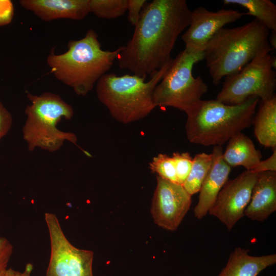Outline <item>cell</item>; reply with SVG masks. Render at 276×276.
<instances>
[{
    "label": "cell",
    "instance_id": "cell-11",
    "mask_svg": "<svg viewBox=\"0 0 276 276\" xmlns=\"http://www.w3.org/2000/svg\"><path fill=\"white\" fill-rule=\"evenodd\" d=\"M191 197L182 186L156 175L150 209L154 223L168 231L177 229L190 208Z\"/></svg>",
    "mask_w": 276,
    "mask_h": 276
},
{
    "label": "cell",
    "instance_id": "cell-17",
    "mask_svg": "<svg viewBox=\"0 0 276 276\" xmlns=\"http://www.w3.org/2000/svg\"><path fill=\"white\" fill-rule=\"evenodd\" d=\"M224 160L231 167L242 166L251 171L261 160L262 155L251 140L238 133L229 140L222 154Z\"/></svg>",
    "mask_w": 276,
    "mask_h": 276
},
{
    "label": "cell",
    "instance_id": "cell-2",
    "mask_svg": "<svg viewBox=\"0 0 276 276\" xmlns=\"http://www.w3.org/2000/svg\"><path fill=\"white\" fill-rule=\"evenodd\" d=\"M68 50L62 54L51 51L47 62L51 72L60 81L80 96H85L96 83L106 74L123 48L103 50L98 35L93 29L79 40H71Z\"/></svg>",
    "mask_w": 276,
    "mask_h": 276
},
{
    "label": "cell",
    "instance_id": "cell-30",
    "mask_svg": "<svg viewBox=\"0 0 276 276\" xmlns=\"http://www.w3.org/2000/svg\"><path fill=\"white\" fill-rule=\"evenodd\" d=\"M268 43L273 50L276 48V31H270L268 36Z\"/></svg>",
    "mask_w": 276,
    "mask_h": 276
},
{
    "label": "cell",
    "instance_id": "cell-16",
    "mask_svg": "<svg viewBox=\"0 0 276 276\" xmlns=\"http://www.w3.org/2000/svg\"><path fill=\"white\" fill-rule=\"evenodd\" d=\"M249 250L237 247L230 254L226 266L218 276H257L276 263V254L252 256Z\"/></svg>",
    "mask_w": 276,
    "mask_h": 276
},
{
    "label": "cell",
    "instance_id": "cell-9",
    "mask_svg": "<svg viewBox=\"0 0 276 276\" xmlns=\"http://www.w3.org/2000/svg\"><path fill=\"white\" fill-rule=\"evenodd\" d=\"M51 252L46 276H94V252L74 246L65 237L57 216L46 212Z\"/></svg>",
    "mask_w": 276,
    "mask_h": 276
},
{
    "label": "cell",
    "instance_id": "cell-22",
    "mask_svg": "<svg viewBox=\"0 0 276 276\" xmlns=\"http://www.w3.org/2000/svg\"><path fill=\"white\" fill-rule=\"evenodd\" d=\"M149 167L152 172L156 173L160 177L177 183L174 163L172 157L160 153L153 157L149 164Z\"/></svg>",
    "mask_w": 276,
    "mask_h": 276
},
{
    "label": "cell",
    "instance_id": "cell-1",
    "mask_svg": "<svg viewBox=\"0 0 276 276\" xmlns=\"http://www.w3.org/2000/svg\"><path fill=\"white\" fill-rule=\"evenodd\" d=\"M191 12L185 0L147 2L119 54V67L144 77L161 68L172 58L179 35L190 25Z\"/></svg>",
    "mask_w": 276,
    "mask_h": 276
},
{
    "label": "cell",
    "instance_id": "cell-15",
    "mask_svg": "<svg viewBox=\"0 0 276 276\" xmlns=\"http://www.w3.org/2000/svg\"><path fill=\"white\" fill-rule=\"evenodd\" d=\"M276 211V172L259 173L244 215L262 222Z\"/></svg>",
    "mask_w": 276,
    "mask_h": 276
},
{
    "label": "cell",
    "instance_id": "cell-28",
    "mask_svg": "<svg viewBox=\"0 0 276 276\" xmlns=\"http://www.w3.org/2000/svg\"><path fill=\"white\" fill-rule=\"evenodd\" d=\"M13 15V6L9 1H0V25L10 21Z\"/></svg>",
    "mask_w": 276,
    "mask_h": 276
},
{
    "label": "cell",
    "instance_id": "cell-6",
    "mask_svg": "<svg viewBox=\"0 0 276 276\" xmlns=\"http://www.w3.org/2000/svg\"><path fill=\"white\" fill-rule=\"evenodd\" d=\"M27 97L31 105L25 109L27 119L22 134L29 151L38 147L55 152L65 141L77 146L74 133L61 131L57 127L62 118L71 120L73 118L74 110L70 104L60 96L50 92L39 96L28 93Z\"/></svg>",
    "mask_w": 276,
    "mask_h": 276
},
{
    "label": "cell",
    "instance_id": "cell-27",
    "mask_svg": "<svg viewBox=\"0 0 276 276\" xmlns=\"http://www.w3.org/2000/svg\"><path fill=\"white\" fill-rule=\"evenodd\" d=\"M251 171L257 173L267 171L276 172V148L273 149V153L270 157L261 160Z\"/></svg>",
    "mask_w": 276,
    "mask_h": 276
},
{
    "label": "cell",
    "instance_id": "cell-24",
    "mask_svg": "<svg viewBox=\"0 0 276 276\" xmlns=\"http://www.w3.org/2000/svg\"><path fill=\"white\" fill-rule=\"evenodd\" d=\"M147 3L146 0H127V18L132 26H135L137 23L141 12Z\"/></svg>",
    "mask_w": 276,
    "mask_h": 276
},
{
    "label": "cell",
    "instance_id": "cell-26",
    "mask_svg": "<svg viewBox=\"0 0 276 276\" xmlns=\"http://www.w3.org/2000/svg\"><path fill=\"white\" fill-rule=\"evenodd\" d=\"M12 123V117L11 113L0 101V140L8 133Z\"/></svg>",
    "mask_w": 276,
    "mask_h": 276
},
{
    "label": "cell",
    "instance_id": "cell-29",
    "mask_svg": "<svg viewBox=\"0 0 276 276\" xmlns=\"http://www.w3.org/2000/svg\"><path fill=\"white\" fill-rule=\"evenodd\" d=\"M32 270V265L28 263L26 265L23 272L18 271L12 268H7L0 273V276H31Z\"/></svg>",
    "mask_w": 276,
    "mask_h": 276
},
{
    "label": "cell",
    "instance_id": "cell-10",
    "mask_svg": "<svg viewBox=\"0 0 276 276\" xmlns=\"http://www.w3.org/2000/svg\"><path fill=\"white\" fill-rule=\"evenodd\" d=\"M258 173L246 170L227 180L208 213L217 218L231 231L244 215Z\"/></svg>",
    "mask_w": 276,
    "mask_h": 276
},
{
    "label": "cell",
    "instance_id": "cell-14",
    "mask_svg": "<svg viewBox=\"0 0 276 276\" xmlns=\"http://www.w3.org/2000/svg\"><path fill=\"white\" fill-rule=\"evenodd\" d=\"M20 5L41 20L60 18L80 20L90 12L89 0H20Z\"/></svg>",
    "mask_w": 276,
    "mask_h": 276
},
{
    "label": "cell",
    "instance_id": "cell-8",
    "mask_svg": "<svg viewBox=\"0 0 276 276\" xmlns=\"http://www.w3.org/2000/svg\"><path fill=\"white\" fill-rule=\"evenodd\" d=\"M273 50L270 46L262 49L241 70L226 77L216 100L228 105H237L256 97L261 101L274 95L276 73L271 65Z\"/></svg>",
    "mask_w": 276,
    "mask_h": 276
},
{
    "label": "cell",
    "instance_id": "cell-20",
    "mask_svg": "<svg viewBox=\"0 0 276 276\" xmlns=\"http://www.w3.org/2000/svg\"><path fill=\"white\" fill-rule=\"evenodd\" d=\"M212 153H200L193 158L190 173L182 186L191 196L199 192L213 162Z\"/></svg>",
    "mask_w": 276,
    "mask_h": 276
},
{
    "label": "cell",
    "instance_id": "cell-5",
    "mask_svg": "<svg viewBox=\"0 0 276 276\" xmlns=\"http://www.w3.org/2000/svg\"><path fill=\"white\" fill-rule=\"evenodd\" d=\"M173 61L171 58L150 79L136 75L105 74L97 81V97L117 121L128 124L147 117L155 108L153 92Z\"/></svg>",
    "mask_w": 276,
    "mask_h": 276
},
{
    "label": "cell",
    "instance_id": "cell-13",
    "mask_svg": "<svg viewBox=\"0 0 276 276\" xmlns=\"http://www.w3.org/2000/svg\"><path fill=\"white\" fill-rule=\"evenodd\" d=\"M223 153L221 146L214 147L212 152V164L199 191L198 201L194 209L195 216L198 219L208 213L220 190L228 180L231 167L224 160Z\"/></svg>",
    "mask_w": 276,
    "mask_h": 276
},
{
    "label": "cell",
    "instance_id": "cell-18",
    "mask_svg": "<svg viewBox=\"0 0 276 276\" xmlns=\"http://www.w3.org/2000/svg\"><path fill=\"white\" fill-rule=\"evenodd\" d=\"M252 124L254 133L260 144L267 148H276V96L261 101Z\"/></svg>",
    "mask_w": 276,
    "mask_h": 276
},
{
    "label": "cell",
    "instance_id": "cell-12",
    "mask_svg": "<svg viewBox=\"0 0 276 276\" xmlns=\"http://www.w3.org/2000/svg\"><path fill=\"white\" fill-rule=\"evenodd\" d=\"M244 13L233 9H222L216 12L199 7L191 12L188 29L181 36L185 49L200 51L210 39L226 25L240 19Z\"/></svg>",
    "mask_w": 276,
    "mask_h": 276
},
{
    "label": "cell",
    "instance_id": "cell-25",
    "mask_svg": "<svg viewBox=\"0 0 276 276\" xmlns=\"http://www.w3.org/2000/svg\"><path fill=\"white\" fill-rule=\"evenodd\" d=\"M13 250L10 242L6 238L0 237V273L7 269Z\"/></svg>",
    "mask_w": 276,
    "mask_h": 276
},
{
    "label": "cell",
    "instance_id": "cell-23",
    "mask_svg": "<svg viewBox=\"0 0 276 276\" xmlns=\"http://www.w3.org/2000/svg\"><path fill=\"white\" fill-rule=\"evenodd\" d=\"M172 157L174 163L177 183L182 186L191 169L193 158L189 152H175Z\"/></svg>",
    "mask_w": 276,
    "mask_h": 276
},
{
    "label": "cell",
    "instance_id": "cell-4",
    "mask_svg": "<svg viewBox=\"0 0 276 276\" xmlns=\"http://www.w3.org/2000/svg\"><path fill=\"white\" fill-rule=\"evenodd\" d=\"M269 30L256 19L234 28H223L208 42L204 59L212 82L241 70L268 43Z\"/></svg>",
    "mask_w": 276,
    "mask_h": 276
},
{
    "label": "cell",
    "instance_id": "cell-3",
    "mask_svg": "<svg viewBox=\"0 0 276 276\" xmlns=\"http://www.w3.org/2000/svg\"><path fill=\"white\" fill-rule=\"evenodd\" d=\"M259 100L252 97L237 105L216 99L200 100L185 111L188 140L205 146H221L252 124Z\"/></svg>",
    "mask_w": 276,
    "mask_h": 276
},
{
    "label": "cell",
    "instance_id": "cell-31",
    "mask_svg": "<svg viewBox=\"0 0 276 276\" xmlns=\"http://www.w3.org/2000/svg\"><path fill=\"white\" fill-rule=\"evenodd\" d=\"M271 65L273 69L275 68L276 67V59L275 56H272Z\"/></svg>",
    "mask_w": 276,
    "mask_h": 276
},
{
    "label": "cell",
    "instance_id": "cell-19",
    "mask_svg": "<svg viewBox=\"0 0 276 276\" xmlns=\"http://www.w3.org/2000/svg\"><path fill=\"white\" fill-rule=\"evenodd\" d=\"M224 5H235L247 11L245 15L254 16L269 31H276V5L270 0H223Z\"/></svg>",
    "mask_w": 276,
    "mask_h": 276
},
{
    "label": "cell",
    "instance_id": "cell-21",
    "mask_svg": "<svg viewBox=\"0 0 276 276\" xmlns=\"http://www.w3.org/2000/svg\"><path fill=\"white\" fill-rule=\"evenodd\" d=\"M90 12L98 17L113 19L127 11V0H89Z\"/></svg>",
    "mask_w": 276,
    "mask_h": 276
},
{
    "label": "cell",
    "instance_id": "cell-7",
    "mask_svg": "<svg viewBox=\"0 0 276 276\" xmlns=\"http://www.w3.org/2000/svg\"><path fill=\"white\" fill-rule=\"evenodd\" d=\"M204 59L203 51L186 49L173 59L166 73L155 87L153 101L155 107H172L186 111L201 100L208 89L200 76L194 77V65Z\"/></svg>",
    "mask_w": 276,
    "mask_h": 276
}]
</instances>
